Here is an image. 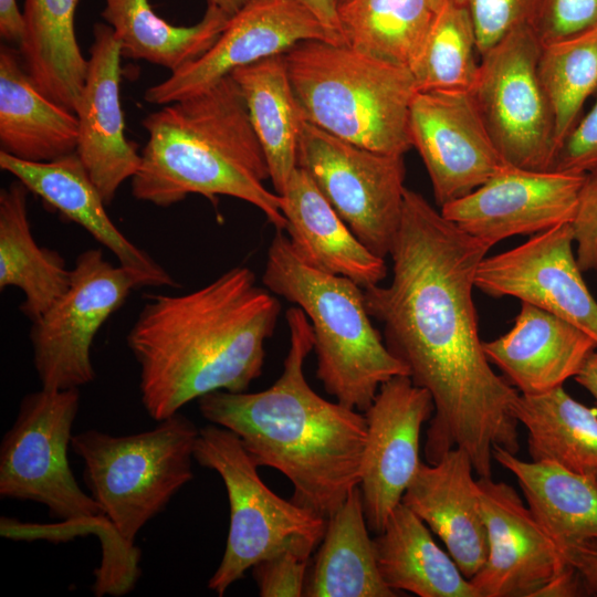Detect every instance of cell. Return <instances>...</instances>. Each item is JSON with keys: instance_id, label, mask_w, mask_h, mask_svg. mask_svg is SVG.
<instances>
[{"instance_id": "1", "label": "cell", "mask_w": 597, "mask_h": 597, "mask_svg": "<svg viewBox=\"0 0 597 597\" xmlns=\"http://www.w3.org/2000/svg\"><path fill=\"white\" fill-rule=\"evenodd\" d=\"M490 247L406 188L387 285L364 289L366 308L383 326L389 352L434 411L425 459L462 448L478 476H492V450L519 451L514 405L520 392L491 367L473 302L476 269Z\"/></svg>"}, {"instance_id": "2", "label": "cell", "mask_w": 597, "mask_h": 597, "mask_svg": "<svg viewBox=\"0 0 597 597\" xmlns=\"http://www.w3.org/2000/svg\"><path fill=\"white\" fill-rule=\"evenodd\" d=\"M280 312L243 265L188 293L150 295L126 335L149 417L164 420L212 391H247L262 374Z\"/></svg>"}, {"instance_id": "3", "label": "cell", "mask_w": 597, "mask_h": 597, "mask_svg": "<svg viewBox=\"0 0 597 597\" xmlns=\"http://www.w3.org/2000/svg\"><path fill=\"white\" fill-rule=\"evenodd\" d=\"M285 318L290 346L274 384L256 392L212 391L198 408L209 423L235 433L259 467L284 474L294 503L327 520L359 486L366 418L313 390L304 375L311 324L297 306Z\"/></svg>"}, {"instance_id": "4", "label": "cell", "mask_w": 597, "mask_h": 597, "mask_svg": "<svg viewBox=\"0 0 597 597\" xmlns=\"http://www.w3.org/2000/svg\"><path fill=\"white\" fill-rule=\"evenodd\" d=\"M143 126L148 140L132 178L137 200L169 207L190 193L212 202L229 196L256 207L284 231L283 198L264 185L265 155L231 75L148 114Z\"/></svg>"}, {"instance_id": "5", "label": "cell", "mask_w": 597, "mask_h": 597, "mask_svg": "<svg viewBox=\"0 0 597 597\" xmlns=\"http://www.w3.org/2000/svg\"><path fill=\"white\" fill-rule=\"evenodd\" d=\"M262 282L275 296L300 307L311 324L316 377L343 406L364 412L380 386L408 368L373 326L364 289L354 281L306 264L283 230L269 249Z\"/></svg>"}, {"instance_id": "6", "label": "cell", "mask_w": 597, "mask_h": 597, "mask_svg": "<svg viewBox=\"0 0 597 597\" xmlns=\"http://www.w3.org/2000/svg\"><path fill=\"white\" fill-rule=\"evenodd\" d=\"M305 122L358 146L405 155L411 147V71L346 44L307 40L284 53Z\"/></svg>"}, {"instance_id": "7", "label": "cell", "mask_w": 597, "mask_h": 597, "mask_svg": "<svg viewBox=\"0 0 597 597\" xmlns=\"http://www.w3.org/2000/svg\"><path fill=\"white\" fill-rule=\"evenodd\" d=\"M199 428L177 412L150 430L114 436L90 429L73 434L90 495L129 548L139 531L193 479Z\"/></svg>"}, {"instance_id": "8", "label": "cell", "mask_w": 597, "mask_h": 597, "mask_svg": "<svg viewBox=\"0 0 597 597\" xmlns=\"http://www.w3.org/2000/svg\"><path fill=\"white\" fill-rule=\"evenodd\" d=\"M193 455L220 475L229 500L224 553L208 582L218 596L259 562L290 547L313 551L321 543L327 520L269 489L235 433L213 423L199 428Z\"/></svg>"}, {"instance_id": "9", "label": "cell", "mask_w": 597, "mask_h": 597, "mask_svg": "<svg viewBox=\"0 0 597 597\" xmlns=\"http://www.w3.org/2000/svg\"><path fill=\"white\" fill-rule=\"evenodd\" d=\"M80 389L42 388L25 395L0 443V496L44 505L52 517L117 535L72 472L67 452Z\"/></svg>"}, {"instance_id": "10", "label": "cell", "mask_w": 597, "mask_h": 597, "mask_svg": "<svg viewBox=\"0 0 597 597\" xmlns=\"http://www.w3.org/2000/svg\"><path fill=\"white\" fill-rule=\"evenodd\" d=\"M297 167L367 249L384 259L390 254L406 191L402 155L358 146L303 119Z\"/></svg>"}, {"instance_id": "11", "label": "cell", "mask_w": 597, "mask_h": 597, "mask_svg": "<svg viewBox=\"0 0 597 597\" xmlns=\"http://www.w3.org/2000/svg\"><path fill=\"white\" fill-rule=\"evenodd\" d=\"M542 45L524 23L480 59L470 91L507 165L548 171L557 151L552 109L538 76Z\"/></svg>"}, {"instance_id": "12", "label": "cell", "mask_w": 597, "mask_h": 597, "mask_svg": "<svg viewBox=\"0 0 597 597\" xmlns=\"http://www.w3.org/2000/svg\"><path fill=\"white\" fill-rule=\"evenodd\" d=\"M145 286L136 273L106 260L100 249L76 258L66 292L32 323L33 365L42 388L74 389L95 379L91 348L98 329Z\"/></svg>"}, {"instance_id": "13", "label": "cell", "mask_w": 597, "mask_h": 597, "mask_svg": "<svg viewBox=\"0 0 597 597\" xmlns=\"http://www.w3.org/2000/svg\"><path fill=\"white\" fill-rule=\"evenodd\" d=\"M307 40L344 44L338 33L294 0H248L203 54L148 87L144 98L170 104L212 86L240 66L284 54Z\"/></svg>"}, {"instance_id": "14", "label": "cell", "mask_w": 597, "mask_h": 597, "mask_svg": "<svg viewBox=\"0 0 597 597\" xmlns=\"http://www.w3.org/2000/svg\"><path fill=\"white\" fill-rule=\"evenodd\" d=\"M409 132L440 208L470 193L507 165L469 91L417 92Z\"/></svg>"}, {"instance_id": "15", "label": "cell", "mask_w": 597, "mask_h": 597, "mask_svg": "<svg viewBox=\"0 0 597 597\" xmlns=\"http://www.w3.org/2000/svg\"><path fill=\"white\" fill-rule=\"evenodd\" d=\"M570 223L536 233L509 251L484 256L475 287L492 297L512 296L580 328L597 343V301L574 254Z\"/></svg>"}, {"instance_id": "16", "label": "cell", "mask_w": 597, "mask_h": 597, "mask_svg": "<svg viewBox=\"0 0 597 597\" xmlns=\"http://www.w3.org/2000/svg\"><path fill=\"white\" fill-rule=\"evenodd\" d=\"M430 392L407 375L384 383L364 411L367 436L359 489L370 531L380 533L420 464V432L431 419Z\"/></svg>"}, {"instance_id": "17", "label": "cell", "mask_w": 597, "mask_h": 597, "mask_svg": "<svg viewBox=\"0 0 597 597\" xmlns=\"http://www.w3.org/2000/svg\"><path fill=\"white\" fill-rule=\"evenodd\" d=\"M586 175L506 165L441 213L490 248L517 234L546 231L575 217Z\"/></svg>"}, {"instance_id": "18", "label": "cell", "mask_w": 597, "mask_h": 597, "mask_svg": "<svg viewBox=\"0 0 597 597\" xmlns=\"http://www.w3.org/2000/svg\"><path fill=\"white\" fill-rule=\"evenodd\" d=\"M478 483L488 557L470 582L480 597H540L568 562L514 488L492 476Z\"/></svg>"}, {"instance_id": "19", "label": "cell", "mask_w": 597, "mask_h": 597, "mask_svg": "<svg viewBox=\"0 0 597 597\" xmlns=\"http://www.w3.org/2000/svg\"><path fill=\"white\" fill-rule=\"evenodd\" d=\"M121 43L113 29L96 23L87 59V73L75 114L78 119L76 154L111 205L122 184L137 172L142 155L126 139L121 104Z\"/></svg>"}, {"instance_id": "20", "label": "cell", "mask_w": 597, "mask_h": 597, "mask_svg": "<svg viewBox=\"0 0 597 597\" xmlns=\"http://www.w3.org/2000/svg\"><path fill=\"white\" fill-rule=\"evenodd\" d=\"M467 451L454 448L436 463L420 462L401 502L446 545L471 579L488 557V533L478 480Z\"/></svg>"}, {"instance_id": "21", "label": "cell", "mask_w": 597, "mask_h": 597, "mask_svg": "<svg viewBox=\"0 0 597 597\" xmlns=\"http://www.w3.org/2000/svg\"><path fill=\"white\" fill-rule=\"evenodd\" d=\"M0 168L21 181L67 220L84 228L111 251L118 263L136 273L145 286H176L174 277L128 240L108 217L103 197L75 153L36 163L0 150Z\"/></svg>"}, {"instance_id": "22", "label": "cell", "mask_w": 597, "mask_h": 597, "mask_svg": "<svg viewBox=\"0 0 597 597\" xmlns=\"http://www.w3.org/2000/svg\"><path fill=\"white\" fill-rule=\"evenodd\" d=\"M596 348L597 343L580 328L526 302H521L507 333L483 343L489 362L524 396L562 387Z\"/></svg>"}, {"instance_id": "23", "label": "cell", "mask_w": 597, "mask_h": 597, "mask_svg": "<svg viewBox=\"0 0 597 597\" xmlns=\"http://www.w3.org/2000/svg\"><path fill=\"white\" fill-rule=\"evenodd\" d=\"M281 196L284 231L306 264L345 276L363 289L380 284L387 276L385 259L355 237L305 170L297 167L293 171Z\"/></svg>"}, {"instance_id": "24", "label": "cell", "mask_w": 597, "mask_h": 597, "mask_svg": "<svg viewBox=\"0 0 597 597\" xmlns=\"http://www.w3.org/2000/svg\"><path fill=\"white\" fill-rule=\"evenodd\" d=\"M78 119L35 85L20 53L0 48V145L22 160L44 163L76 151Z\"/></svg>"}, {"instance_id": "25", "label": "cell", "mask_w": 597, "mask_h": 597, "mask_svg": "<svg viewBox=\"0 0 597 597\" xmlns=\"http://www.w3.org/2000/svg\"><path fill=\"white\" fill-rule=\"evenodd\" d=\"M379 573L394 591L420 597H480L427 524L402 502L374 538Z\"/></svg>"}, {"instance_id": "26", "label": "cell", "mask_w": 597, "mask_h": 597, "mask_svg": "<svg viewBox=\"0 0 597 597\" xmlns=\"http://www.w3.org/2000/svg\"><path fill=\"white\" fill-rule=\"evenodd\" d=\"M29 192L18 179L0 191V289H19L24 294L20 310L34 322L66 292L71 269L59 252L34 240Z\"/></svg>"}, {"instance_id": "27", "label": "cell", "mask_w": 597, "mask_h": 597, "mask_svg": "<svg viewBox=\"0 0 597 597\" xmlns=\"http://www.w3.org/2000/svg\"><path fill=\"white\" fill-rule=\"evenodd\" d=\"M359 486L327 519L304 596L394 597L384 582L369 537Z\"/></svg>"}, {"instance_id": "28", "label": "cell", "mask_w": 597, "mask_h": 597, "mask_svg": "<svg viewBox=\"0 0 597 597\" xmlns=\"http://www.w3.org/2000/svg\"><path fill=\"white\" fill-rule=\"evenodd\" d=\"M78 0H25L19 53L35 85L56 104H78L87 60L77 43L74 19Z\"/></svg>"}, {"instance_id": "29", "label": "cell", "mask_w": 597, "mask_h": 597, "mask_svg": "<svg viewBox=\"0 0 597 597\" xmlns=\"http://www.w3.org/2000/svg\"><path fill=\"white\" fill-rule=\"evenodd\" d=\"M229 75L242 93L265 155L270 180L274 191L281 195L297 168V143L303 122L284 54L240 66Z\"/></svg>"}, {"instance_id": "30", "label": "cell", "mask_w": 597, "mask_h": 597, "mask_svg": "<svg viewBox=\"0 0 597 597\" xmlns=\"http://www.w3.org/2000/svg\"><path fill=\"white\" fill-rule=\"evenodd\" d=\"M493 459L517 480L527 506L562 547L597 538V484L551 461H524L494 446Z\"/></svg>"}, {"instance_id": "31", "label": "cell", "mask_w": 597, "mask_h": 597, "mask_svg": "<svg viewBox=\"0 0 597 597\" xmlns=\"http://www.w3.org/2000/svg\"><path fill=\"white\" fill-rule=\"evenodd\" d=\"M102 18L121 43L123 57L144 60L175 72L216 42L230 15L208 4L199 22L179 27L158 17L148 0H105Z\"/></svg>"}, {"instance_id": "32", "label": "cell", "mask_w": 597, "mask_h": 597, "mask_svg": "<svg viewBox=\"0 0 597 597\" xmlns=\"http://www.w3.org/2000/svg\"><path fill=\"white\" fill-rule=\"evenodd\" d=\"M514 416L527 430L533 461H551L597 484V409L564 387L537 396H519Z\"/></svg>"}, {"instance_id": "33", "label": "cell", "mask_w": 597, "mask_h": 597, "mask_svg": "<svg viewBox=\"0 0 597 597\" xmlns=\"http://www.w3.org/2000/svg\"><path fill=\"white\" fill-rule=\"evenodd\" d=\"M429 0H344L338 20L344 44L410 67L432 22Z\"/></svg>"}, {"instance_id": "34", "label": "cell", "mask_w": 597, "mask_h": 597, "mask_svg": "<svg viewBox=\"0 0 597 597\" xmlns=\"http://www.w3.org/2000/svg\"><path fill=\"white\" fill-rule=\"evenodd\" d=\"M469 11L446 0L434 15L409 70L418 92L471 91L480 61Z\"/></svg>"}, {"instance_id": "35", "label": "cell", "mask_w": 597, "mask_h": 597, "mask_svg": "<svg viewBox=\"0 0 597 597\" xmlns=\"http://www.w3.org/2000/svg\"><path fill=\"white\" fill-rule=\"evenodd\" d=\"M537 70L554 117L558 150L585 102L597 93V24L542 46Z\"/></svg>"}, {"instance_id": "36", "label": "cell", "mask_w": 597, "mask_h": 597, "mask_svg": "<svg viewBox=\"0 0 597 597\" xmlns=\"http://www.w3.org/2000/svg\"><path fill=\"white\" fill-rule=\"evenodd\" d=\"M542 46L597 24V0H533L526 23Z\"/></svg>"}, {"instance_id": "37", "label": "cell", "mask_w": 597, "mask_h": 597, "mask_svg": "<svg viewBox=\"0 0 597 597\" xmlns=\"http://www.w3.org/2000/svg\"><path fill=\"white\" fill-rule=\"evenodd\" d=\"M313 551L301 547L283 549L252 567L262 597H300L306 587L308 558Z\"/></svg>"}, {"instance_id": "38", "label": "cell", "mask_w": 597, "mask_h": 597, "mask_svg": "<svg viewBox=\"0 0 597 597\" xmlns=\"http://www.w3.org/2000/svg\"><path fill=\"white\" fill-rule=\"evenodd\" d=\"M472 19L480 56L514 28L527 23L533 0H453Z\"/></svg>"}, {"instance_id": "39", "label": "cell", "mask_w": 597, "mask_h": 597, "mask_svg": "<svg viewBox=\"0 0 597 597\" xmlns=\"http://www.w3.org/2000/svg\"><path fill=\"white\" fill-rule=\"evenodd\" d=\"M597 169V100L558 148L553 171L586 175Z\"/></svg>"}, {"instance_id": "40", "label": "cell", "mask_w": 597, "mask_h": 597, "mask_svg": "<svg viewBox=\"0 0 597 597\" xmlns=\"http://www.w3.org/2000/svg\"><path fill=\"white\" fill-rule=\"evenodd\" d=\"M576 260L583 272L597 269V169L586 174L570 222Z\"/></svg>"}, {"instance_id": "41", "label": "cell", "mask_w": 597, "mask_h": 597, "mask_svg": "<svg viewBox=\"0 0 597 597\" xmlns=\"http://www.w3.org/2000/svg\"><path fill=\"white\" fill-rule=\"evenodd\" d=\"M562 552L579 574L588 595L597 596V538L568 544Z\"/></svg>"}, {"instance_id": "42", "label": "cell", "mask_w": 597, "mask_h": 597, "mask_svg": "<svg viewBox=\"0 0 597 597\" xmlns=\"http://www.w3.org/2000/svg\"><path fill=\"white\" fill-rule=\"evenodd\" d=\"M24 33L23 14L15 0H0V34L8 42L20 45Z\"/></svg>"}, {"instance_id": "43", "label": "cell", "mask_w": 597, "mask_h": 597, "mask_svg": "<svg viewBox=\"0 0 597 597\" xmlns=\"http://www.w3.org/2000/svg\"><path fill=\"white\" fill-rule=\"evenodd\" d=\"M311 13H313L325 27L338 33L341 36V25L338 20L337 0H294ZM343 39V38H342Z\"/></svg>"}, {"instance_id": "44", "label": "cell", "mask_w": 597, "mask_h": 597, "mask_svg": "<svg viewBox=\"0 0 597 597\" xmlns=\"http://www.w3.org/2000/svg\"><path fill=\"white\" fill-rule=\"evenodd\" d=\"M597 401V352H593L574 378Z\"/></svg>"}, {"instance_id": "45", "label": "cell", "mask_w": 597, "mask_h": 597, "mask_svg": "<svg viewBox=\"0 0 597 597\" xmlns=\"http://www.w3.org/2000/svg\"><path fill=\"white\" fill-rule=\"evenodd\" d=\"M248 0H207L208 4L214 6L228 15L237 13Z\"/></svg>"}, {"instance_id": "46", "label": "cell", "mask_w": 597, "mask_h": 597, "mask_svg": "<svg viewBox=\"0 0 597 597\" xmlns=\"http://www.w3.org/2000/svg\"><path fill=\"white\" fill-rule=\"evenodd\" d=\"M444 1L446 0H429V3L433 11H437L444 3Z\"/></svg>"}, {"instance_id": "47", "label": "cell", "mask_w": 597, "mask_h": 597, "mask_svg": "<svg viewBox=\"0 0 597 597\" xmlns=\"http://www.w3.org/2000/svg\"><path fill=\"white\" fill-rule=\"evenodd\" d=\"M344 0H337L338 3L343 2Z\"/></svg>"}]
</instances>
